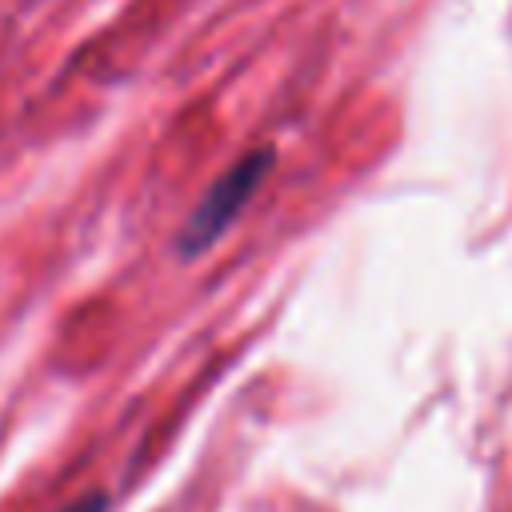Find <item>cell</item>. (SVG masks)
I'll return each instance as SVG.
<instances>
[{
    "label": "cell",
    "instance_id": "cell-1",
    "mask_svg": "<svg viewBox=\"0 0 512 512\" xmlns=\"http://www.w3.org/2000/svg\"><path fill=\"white\" fill-rule=\"evenodd\" d=\"M272 172V148H256V152H244L208 192L204 200L192 208V216L184 220L180 228V240H176V252L180 256H200L212 240L224 236V228L248 208V200L260 192V184L268 180Z\"/></svg>",
    "mask_w": 512,
    "mask_h": 512
},
{
    "label": "cell",
    "instance_id": "cell-2",
    "mask_svg": "<svg viewBox=\"0 0 512 512\" xmlns=\"http://www.w3.org/2000/svg\"><path fill=\"white\" fill-rule=\"evenodd\" d=\"M64 512H104V496H100V492H92V496L76 500V504H72V508H64Z\"/></svg>",
    "mask_w": 512,
    "mask_h": 512
}]
</instances>
